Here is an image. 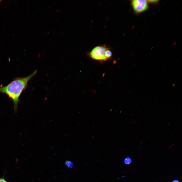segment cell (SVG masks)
I'll use <instances>...</instances> for the list:
<instances>
[{"instance_id": "cell-1", "label": "cell", "mask_w": 182, "mask_h": 182, "mask_svg": "<svg viewBox=\"0 0 182 182\" xmlns=\"http://www.w3.org/2000/svg\"><path fill=\"white\" fill-rule=\"evenodd\" d=\"M37 72L35 70L27 77L16 78L7 85L0 87V93L5 94L13 101L15 111H16L21 94L27 88L28 82Z\"/></svg>"}, {"instance_id": "cell-2", "label": "cell", "mask_w": 182, "mask_h": 182, "mask_svg": "<svg viewBox=\"0 0 182 182\" xmlns=\"http://www.w3.org/2000/svg\"><path fill=\"white\" fill-rule=\"evenodd\" d=\"M108 48L105 45L96 46L89 53V56L91 59L101 62L105 61V52Z\"/></svg>"}, {"instance_id": "cell-3", "label": "cell", "mask_w": 182, "mask_h": 182, "mask_svg": "<svg viewBox=\"0 0 182 182\" xmlns=\"http://www.w3.org/2000/svg\"><path fill=\"white\" fill-rule=\"evenodd\" d=\"M148 2L146 0H133L132 1L131 4L134 11L139 13L143 12L148 8Z\"/></svg>"}, {"instance_id": "cell-4", "label": "cell", "mask_w": 182, "mask_h": 182, "mask_svg": "<svg viewBox=\"0 0 182 182\" xmlns=\"http://www.w3.org/2000/svg\"><path fill=\"white\" fill-rule=\"evenodd\" d=\"M105 61L111 59L112 57V54L110 49L108 48L105 52Z\"/></svg>"}, {"instance_id": "cell-5", "label": "cell", "mask_w": 182, "mask_h": 182, "mask_svg": "<svg viewBox=\"0 0 182 182\" xmlns=\"http://www.w3.org/2000/svg\"><path fill=\"white\" fill-rule=\"evenodd\" d=\"M123 163L125 165H129L131 164L132 161L131 158L129 157H127L123 160Z\"/></svg>"}, {"instance_id": "cell-6", "label": "cell", "mask_w": 182, "mask_h": 182, "mask_svg": "<svg viewBox=\"0 0 182 182\" xmlns=\"http://www.w3.org/2000/svg\"><path fill=\"white\" fill-rule=\"evenodd\" d=\"M65 165L69 168H72L73 166L72 162L70 161H67L65 163Z\"/></svg>"}, {"instance_id": "cell-7", "label": "cell", "mask_w": 182, "mask_h": 182, "mask_svg": "<svg viewBox=\"0 0 182 182\" xmlns=\"http://www.w3.org/2000/svg\"><path fill=\"white\" fill-rule=\"evenodd\" d=\"M148 3H155L158 2L157 0H148L147 1Z\"/></svg>"}, {"instance_id": "cell-8", "label": "cell", "mask_w": 182, "mask_h": 182, "mask_svg": "<svg viewBox=\"0 0 182 182\" xmlns=\"http://www.w3.org/2000/svg\"><path fill=\"white\" fill-rule=\"evenodd\" d=\"M0 182H7L3 177L0 178Z\"/></svg>"}, {"instance_id": "cell-9", "label": "cell", "mask_w": 182, "mask_h": 182, "mask_svg": "<svg viewBox=\"0 0 182 182\" xmlns=\"http://www.w3.org/2000/svg\"><path fill=\"white\" fill-rule=\"evenodd\" d=\"M172 182H180L178 180H173Z\"/></svg>"}, {"instance_id": "cell-10", "label": "cell", "mask_w": 182, "mask_h": 182, "mask_svg": "<svg viewBox=\"0 0 182 182\" xmlns=\"http://www.w3.org/2000/svg\"><path fill=\"white\" fill-rule=\"evenodd\" d=\"M175 85V84L174 83L172 85V87H174Z\"/></svg>"}, {"instance_id": "cell-11", "label": "cell", "mask_w": 182, "mask_h": 182, "mask_svg": "<svg viewBox=\"0 0 182 182\" xmlns=\"http://www.w3.org/2000/svg\"><path fill=\"white\" fill-rule=\"evenodd\" d=\"M165 69V68H164L162 70V71H164Z\"/></svg>"}, {"instance_id": "cell-12", "label": "cell", "mask_w": 182, "mask_h": 182, "mask_svg": "<svg viewBox=\"0 0 182 182\" xmlns=\"http://www.w3.org/2000/svg\"><path fill=\"white\" fill-rule=\"evenodd\" d=\"M1 1V0H0V1Z\"/></svg>"}]
</instances>
